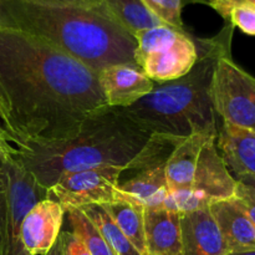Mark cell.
Here are the masks:
<instances>
[{
	"label": "cell",
	"instance_id": "obj_23",
	"mask_svg": "<svg viewBox=\"0 0 255 255\" xmlns=\"http://www.w3.org/2000/svg\"><path fill=\"white\" fill-rule=\"evenodd\" d=\"M227 22L238 27L247 35L255 36V6L254 5H239L229 11Z\"/></svg>",
	"mask_w": 255,
	"mask_h": 255
},
{
	"label": "cell",
	"instance_id": "obj_17",
	"mask_svg": "<svg viewBox=\"0 0 255 255\" xmlns=\"http://www.w3.org/2000/svg\"><path fill=\"white\" fill-rule=\"evenodd\" d=\"M120 188L132 202L144 208H162L169 194L166 163L137 172L132 178L121 182Z\"/></svg>",
	"mask_w": 255,
	"mask_h": 255
},
{
	"label": "cell",
	"instance_id": "obj_11",
	"mask_svg": "<svg viewBox=\"0 0 255 255\" xmlns=\"http://www.w3.org/2000/svg\"><path fill=\"white\" fill-rule=\"evenodd\" d=\"M65 209L56 199L46 197L37 202L24 217L21 238L30 255H45L61 232Z\"/></svg>",
	"mask_w": 255,
	"mask_h": 255
},
{
	"label": "cell",
	"instance_id": "obj_26",
	"mask_svg": "<svg viewBox=\"0 0 255 255\" xmlns=\"http://www.w3.org/2000/svg\"><path fill=\"white\" fill-rule=\"evenodd\" d=\"M237 181L236 196H244L255 202V176L253 174H237L233 176Z\"/></svg>",
	"mask_w": 255,
	"mask_h": 255
},
{
	"label": "cell",
	"instance_id": "obj_27",
	"mask_svg": "<svg viewBox=\"0 0 255 255\" xmlns=\"http://www.w3.org/2000/svg\"><path fill=\"white\" fill-rule=\"evenodd\" d=\"M208 5H211L227 20L229 11L233 7L239 6V5H254L255 6V0H209Z\"/></svg>",
	"mask_w": 255,
	"mask_h": 255
},
{
	"label": "cell",
	"instance_id": "obj_12",
	"mask_svg": "<svg viewBox=\"0 0 255 255\" xmlns=\"http://www.w3.org/2000/svg\"><path fill=\"white\" fill-rule=\"evenodd\" d=\"M229 252L255 249V229L239 197L221 199L209 206Z\"/></svg>",
	"mask_w": 255,
	"mask_h": 255
},
{
	"label": "cell",
	"instance_id": "obj_28",
	"mask_svg": "<svg viewBox=\"0 0 255 255\" xmlns=\"http://www.w3.org/2000/svg\"><path fill=\"white\" fill-rule=\"evenodd\" d=\"M32 1L49 2V4H62V5H77V6L89 7H106L102 0H32Z\"/></svg>",
	"mask_w": 255,
	"mask_h": 255
},
{
	"label": "cell",
	"instance_id": "obj_3",
	"mask_svg": "<svg viewBox=\"0 0 255 255\" xmlns=\"http://www.w3.org/2000/svg\"><path fill=\"white\" fill-rule=\"evenodd\" d=\"M151 137L124 110L107 106L87 117L71 138L17 147L15 158L49 191L62 176L84 169L119 166L128 172Z\"/></svg>",
	"mask_w": 255,
	"mask_h": 255
},
{
	"label": "cell",
	"instance_id": "obj_22",
	"mask_svg": "<svg viewBox=\"0 0 255 255\" xmlns=\"http://www.w3.org/2000/svg\"><path fill=\"white\" fill-rule=\"evenodd\" d=\"M142 1L163 24L181 31L186 30L182 21V9L184 5L192 2L208 4L206 0H142Z\"/></svg>",
	"mask_w": 255,
	"mask_h": 255
},
{
	"label": "cell",
	"instance_id": "obj_10",
	"mask_svg": "<svg viewBox=\"0 0 255 255\" xmlns=\"http://www.w3.org/2000/svg\"><path fill=\"white\" fill-rule=\"evenodd\" d=\"M188 189L199 193L211 204L236 196L237 181L218 151L216 136L209 137L202 147L193 183Z\"/></svg>",
	"mask_w": 255,
	"mask_h": 255
},
{
	"label": "cell",
	"instance_id": "obj_2",
	"mask_svg": "<svg viewBox=\"0 0 255 255\" xmlns=\"http://www.w3.org/2000/svg\"><path fill=\"white\" fill-rule=\"evenodd\" d=\"M0 24L40 37L95 72L136 64V39L106 7L0 0Z\"/></svg>",
	"mask_w": 255,
	"mask_h": 255
},
{
	"label": "cell",
	"instance_id": "obj_19",
	"mask_svg": "<svg viewBox=\"0 0 255 255\" xmlns=\"http://www.w3.org/2000/svg\"><path fill=\"white\" fill-rule=\"evenodd\" d=\"M102 2L112 17L132 35L141 30L166 25L152 14L142 0H102Z\"/></svg>",
	"mask_w": 255,
	"mask_h": 255
},
{
	"label": "cell",
	"instance_id": "obj_24",
	"mask_svg": "<svg viewBox=\"0 0 255 255\" xmlns=\"http://www.w3.org/2000/svg\"><path fill=\"white\" fill-rule=\"evenodd\" d=\"M7 212H9V192H7V178L4 167L0 163V255L4 254L5 241H6Z\"/></svg>",
	"mask_w": 255,
	"mask_h": 255
},
{
	"label": "cell",
	"instance_id": "obj_15",
	"mask_svg": "<svg viewBox=\"0 0 255 255\" xmlns=\"http://www.w3.org/2000/svg\"><path fill=\"white\" fill-rule=\"evenodd\" d=\"M217 147L233 176H255V133L222 122L217 136Z\"/></svg>",
	"mask_w": 255,
	"mask_h": 255
},
{
	"label": "cell",
	"instance_id": "obj_9",
	"mask_svg": "<svg viewBox=\"0 0 255 255\" xmlns=\"http://www.w3.org/2000/svg\"><path fill=\"white\" fill-rule=\"evenodd\" d=\"M99 85L107 106L126 109L148 95L154 82L137 64H117L100 72Z\"/></svg>",
	"mask_w": 255,
	"mask_h": 255
},
{
	"label": "cell",
	"instance_id": "obj_32",
	"mask_svg": "<svg viewBox=\"0 0 255 255\" xmlns=\"http://www.w3.org/2000/svg\"><path fill=\"white\" fill-rule=\"evenodd\" d=\"M226 255H255V249L254 251H244V252H229Z\"/></svg>",
	"mask_w": 255,
	"mask_h": 255
},
{
	"label": "cell",
	"instance_id": "obj_20",
	"mask_svg": "<svg viewBox=\"0 0 255 255\" xmlns=\"http://www.w3.org/2000/svg\"><path fill=\"white\" fill-rule=\"evenodd\" d=\"M81 209L91 219L92 223L96 226V228L99 229L102 237L106 239V242L116 255H142L132 246L127 237L122 233L121 229L115 223L111 216L107 213L104 206L90 204V206L82 207Z\"/></svg>",
	"mask_w": 255,
	"mask_h": 255
},
{
	"label": "cell",
	"instance_id": "obj_16",
	"mask_svg": "<svg viewBox=\"0 0 255 255\" xmlns=\"http://www.w3.org/2000/svg\"><path fill=\"white\" fill-rule=\"evenodd\" d=\"M213 136L217 137L218 134H193L177 144L166 162V177L169 192L191 188L202 147L209 137Z\"/></svg>",
	"mask_w": 255,
	"mask_h": 255
},
{
	"label": "cell",
	"instance_id": "obj_14",
	"mask_svg": "<svg viewBox=\"0 0 255 255\" xmlns=\"http://www.w3.org/2000/svg\"><path fill=\"white\" fill-rule=\"evenodd\" d=\"M147 255H182L181 214L166 208H144Z\"/></svg>",
	"mask_w": 255,
	"mask_h": 255
},
{
	"label": "cell",
	"instance_id": "obj_21",
	"mask_svg": "<svg viewBox=\"0 0 255 255\" xmlns=\"http://www.w3.org/2000/svg\"><path fill=\"white\" fill-rule=\"evenodd\" d=\"M65 214L71 226V232L79 237L91 255H116L106 239L102 237L91 219L81 208H66Z\"/></svg>",
	"mask_w": 255,
	"mask_h": 255
},
{
	"label": "cell",
	"instance_id": "obj_25",
	"mask_svg": "<svg viewBox=\"0 0 255 255\" xmlns=\"http://www.w3.org/2000/svg\"><path fill=\"white\" fill-rule=\"evenodd\" d=\"M62 239V252L64 255H91L79 237L72 232H60Z\"/></svg>",
	"mask_w": 255,
	"mask_h": 255
},
{
	"label": "cell",
	"instance_id": "obj_30",
	"mask_svg": "<svg viewBox=\"0 0 255 255\" xmlns=\"http://www.w3.org/2000/svg\"><path fill=\"white\" fill-rule=\"evenodd\" d=\"M237 197H239V198L242 199V202H243L244 208H246L247 213H248L249 218H251L252 223H253V227L255 229V202L252 201V199L248 198V197H244V196H237Z\"/></svg>",
	"mask_w": 255,
	"mask_h": 255
},
{
	"label": "cell",
	"instance_id": "obj_4",
	"mask_svg": "<svg viewBox=\"0 0 255 255\" xmlns=\"http://www.w3.org/2000/svg\"><path fill=\"white\" fill-rule=\"evenodd\" d=\"M234 26L227 22L212 39H199V59L184 76L156 84L152 91L125 114L151 134L187 138L193 134H218V119L212 101V80L217 60L231 52Z\"/></svg>",
	"mask_w": 255,
	"mask_h": 255
},
{
	"label": "cell",
	"instance_id": "obj_8",
	"mask_svg": "<svg viewBox=\"0 0 255 255\" xmlns=\"http://www.w3.org/2000/svg\"><path fill=\"white\" fill-rule=\"evenodd\" d=\"M0 163L6 173L9 192L6 241L2 255H30L22 243V221L37 202L49 197V192L36 183L34 177L15 158V153L0 159Z\"/></svg>",
	"mask_w": 255,
	"mask_h": 255
},
{
	"label": "cell",
	"instance_id": "obj_5",
	"mask_svg": "<svg viewBox=\"0 0 255 255\" xmlns=\"http://www.w3.org/2000/svg\"><path fill=\"white\" fill-rule=\"evenodd\" d=\"M136 64L156 84L172 81L188 74L199 59L198 41L187 30L158 25L133 35Z\"/></svg>",
	"mask_w": 255,
	"mask_h": 255
},
{
	"label": "cell",
	"instance_id": "obj_29",
	"mask_svg": "<svg viewBox=\"0 0 255 255\" xmlns=\"http://www.w3.org/2000/svg\"><path fill=\"white\" fill-rule=\"evenodd\" d=\"M15 151H16V148L11 146V142H10L7 133L2 127H0V159L12 156Z\"/></svg>",
	"mask_w": 255,
	"mask_h": 255
},
{
	"label": "cell",
	"instance_id": "obj_7",
	"mask_svg": "<svg viewBox=\"0 0 255 255\" xmlns=\"http://www.w3.org/2000/svg\"><path fill=\"white\" fill-rule=\"evenodd\" d=\"M125 172L126 168L119 166H100L84 169L62 176L47 192L64 209L120 201L132 202L120 188L121 176Z\"/></svg>",
	"mask_w": 255,
	"mask_h": 255
},
{
	"label": "cell",
	"instance_id": "obj_31",
	"mask_svg": "<svg viewBox=\"0 0 255 255\" xmlns=\"http://www.w3.org/2000/svg\"><path fill=\"white\" fill-rule=\"evenodd\" d=\"M45 255H64V252H62V239L60 234L59 237H57L54 246L51 247V249H50V251Z\"/></svg>",
	"mask_w": 255,
	"mask_h": 255
},
{
	"label": "cell",
	"instance_id": "obj_18",
	"mask_svg": "<svg viewBox=\"0 0 255 255\" xmlns=\"http://www.w3.org/2000/svg\"><path fill=\"white\" fill-rule=\"evenodd\" d=\"M101 206H104L107 213L139 254L147 255L144 242V207L127 201L112 202Z\"/></svg>",
	"mask_w": 255,
	"mask_h": 255
},
{
	"label": "cell",
	"instance_id": "obj_1",
	"mask_svg": "<svg viewBox=\"0 0 255 255\" xmlns=\"http://www.w3.org/2000/svg\"><path fill=\"white\" fill-rule=\"evenodd\" d=\"M107 107L97 72L40 37L0 24V119L17 147L71 138Z\"/></svg>",
	"mask_w": 255,
	"mask_h": 255
},
{
	"label": "cell",
	"instance_id": "obj_6",
	"mask_svg": "<svg viewBox=\"0 0 255 255\" xmlns=\"http://www.w3.org/2000/svg\"><path fill=\"white\" fill-rule=\"evenodd\" d=\"M212 101L222 121L255 133V77L233 61L231 52L217 60Z\"/></svg>",
	"mask_w": 255,
	"mask_h": 255
},
{
	"label": "cell",
	"instance_id": "obj_13",
	"mask_svg": "<svg viewBox=\"0 0 255 255\" xmlns=\"http://www.w3.org/2000/svg\"><path fill=\"white\" fill-rule=\"evenodd\" d=\"M182 255H226L228 253L209 207L181 213Z\"/></svg>",
	"mask_w": 255,
	"mask_h": 255
}]
</instances>
